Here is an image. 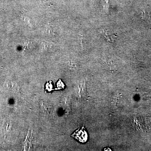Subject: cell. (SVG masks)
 <instances>
[{"label":"cell","instance_id":"1","mask_svg":"<svg viewBox=\"0 0 151 151\" xmlns=\"http://www.w3.org/2000/svg\"><path fill=\"white\" fill-rule=\"evenodd\" d=\"M72 137L75 138L81 143L86 142L88 138V134L84 127L79 128L71 135Z\"/></svg>","mask_w":151,"mask_h":151},{"label":"cell","instance_id":"2","mask_svg":"<svg viewBox=\"0 0 151 151\" xmlns=\"http://www.w3.org/2000/svg\"><path fill=\"white\" fill-rule=\"evenodd\" d=\"M103 34L104 36L106 38L107 40L111 42H113L115 40L116 36L115 35L113 34L108 30H103Z\"/></svg>","mask_w":151,"mask_h":151},{"label":"cell","instance_id":"3","mask_svg":"<svg viewBox=\"0 0 151 151\" xmlns=\"http://www.w3.org/2000/svg\"><path fill=\"white\" fill-rule=\"evenodd\" d=\"M104 151H112L111 150L110 148H105V149H104Z\"/></svg>","mask_w":151,"mask_h":151},{"label":"cell","instance_id":"4","mask_svg":"<svg viewBox=\"0 0 151 151\" xmlns=\"http://www.w3.org/2000/svg\"><path fill=\"white\" fill-rule=\"evenodd\" d=\"M125 1L127 2H129V1H131L132 0H124Z\"/></svg>","mask_w":151,"mask_h":151}]
</instances>
